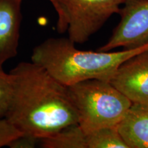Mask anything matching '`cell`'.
<instances>
[{
	"instance_id": "6da1fadb",
	"label": "cell",
	"mask_w": 148,
	"mask_h": 148,
	"mask_svg": "<svg viewBox=\"0 0 148 148\" xmlns=\"http://www.w3.org/2000/svg\"><path fill=\"white\" fill-rule=\"evenodd\" d=\"M10 73L13 89L5 118L20 132L41 138L78 123L68 86L42 66L21 62Z\"/></svg>"
},
{
	"instance_id": "7a4b0ae2",
	"label": "cell",
	"mask_w": 148,
	"mask_h": 148,
	"mask_svg": "<svg viewBox=\"0 0 148 148\" xmlns=\"http://www.w3.org/2000/svg\"><path fill=\"white\" fill-rule=\"evenodd\" d=\"M69 38H49L36 46L31 60L64 86L91 79L110 82L125 60L147 50L148 44L121 51L79 50Z\"/></svg>"
},
{
	"instance_id": "3957f363",
	"label": "cell",
	"mask_w": 148,
	"mask_h": 148,
	"mask_svg": "<svg viewBox=\"0 0 148 148\" xmlns=\"http://www.w3.org/2000/svg\"><path fill=\"white\" fill-rule=\"evenodd\" d=\"M76 109L78 124L88 133L103 127L116 126L132 102L110 82L87 79L68 86Z\"/></svg>"
},
{
	"instance_id": "277c9868",
	"label": "cell",
	"mask_w": 148,
	"mask_h": 148,
	"mask_svg": "<svg viewBox=\"0 0 148 148\" xmlns=\"http://www.w3.org/2000/svg\"><path fill=\"white\" fill-rule=\"evenodd\" d=\"M125 0H58L57 30L68 32L74 43L82 44L119 14Z\"/></svg>"
},
{
	"instance_id": "5b68a950",
	"label": "cell",
	"mask_w": 148,
	"mask_h": 148,
	"mask_svg": "<svg viewBox=\"0 0 148 148\" xmlns=\"http://www.w3.org/2000/svg\"><path fill=\"white\" fill-rule=\"evenodd\" d=\"M119 14V23L98 51H110L119 47L136 49L148 44V0H125Z\"/></svg>"
},
{
	"instance_id": "8992f818",
	"label": "cell",
	"mask_w": 148,
	"mask_h": 148,
	"mask_svg": "<svg viewBox=\"0 0 148 148\" xmlns=\"http://www.w3.org/2000/svg\"><path fill=\"white\" fill-rule=\"evenodd\" d=\"M110 82L132 103L148 105V49L125 60Z\"/></svg>"
},
{
	"instance_id": "52a82bcc",
	"label": "cell",
	"mask_w": 148,
	"mask_h": 148,
	"mask_svg": "<svg viewBox=\"0 0 148 148\" xmlns=\"http://www.w3.org/2000/svg\"><path fill=\"white\" fill-rule=\"evenodd\" d=\"M23 0H0V68L17 55Z\"/></svg>"
},
{
	"instance_id": "ba28073f",
	"label": "cell",
	"mask_w": 148,
	"mask_h": 148,
	"mask_svg": "<svg viewBox=\"0 0 148 148\" xmlns=\"http://www.w3.org/2000/svg\"><path fill=\"white\" fill-rule=\"evenodd\" d=\"M116 128L128 148H148V105L132 103Z\"/></svg>"
},
{
	"instance_id": "9c48e42d",
	"label": "cell",
	"mask_w": 148,
	"mask_h": 148,
	"mask_svg": "<svg viewBox=\"0 0 148 148\" xmlns=\"http://www.w3.org/2000/svg\"><path fill=\"white\" fill-rule=\"evenodd\" d=\"M43 148H87L86 133L78 123L69 125L57 132L40 138Z\"/></svg>"
},
{
	"instance_id": "30bf717a",
	"label": "cell",
	"mask_w": 148,
	"mask_h": 148,
	"mask_svg": "<svg viewBox=\"0 0 148 148\" xmlns=\"http://www.w3.org/2000/svg\"><path fill=\"white\" fill-rule=\"evenodd\" d=\"M87 148H128L116 126L103 127L86 134Z\"/></svg>"
},
{
	"instance_id": "8fae6325",
	"label": "cell",
	"mask_w": 148,
	"mask_h": 148,
	"mask_svg": "<svg viewBox=\"0 0 148 148\" xmlns=\"http://www.w3.org/2000/svg\"><path fill=\"white\" fill-rule=\"evenodd\" d=\"M13 78L9 72L5 73L0 68V118L5 117L12 98Z\"/></svg>"
},
{
	"instance_id": "7c38bea8",
	"label": "cell",
	"mask_w": 148,
	"mask_h": 148,
	"mask_svg": "<svg viewBox=\"0 0 148 148\" xmlns=\"http://www.w3.org/2000/svg\"><path fill=\"white\" fill-rule=\"evenodd\" d=\"M23 133L5 117L0 118V147L7 146Z\"/></svg>"
},
{
	"instance_id": "4fadbf2b",
	"label": "cell",
	"mask_w": 148,
	"mask_h": 148,
	"mask_svg": "<svg viewBox=\"0 0 148 148\" xmlns=\"http://www.w3.org/2000/svg\"><path fill=\"white\" fill-rule=\"evenodd\" d=\"M40 138L32 135L22 134L8 145L11 148H33L39 144Z\"/></svg>"
},
{
	"instance_id": "5bb4252c",
	"label": "cell",
	"mask_w": 148,
	"mask_h": 148,
	"mask_svg": "<svg viewBox=\"0 0 148 148\" xmlns=\"http://www.w3.org/2000/svg\"><path fill=\"white\" fill-rule=\"evenodd\" d=\"M50 1L51 4L54 8L55 10L56 11V12L58 13L59 11V6H58V0H49Z\"/></svg>"
}]
</instances>
